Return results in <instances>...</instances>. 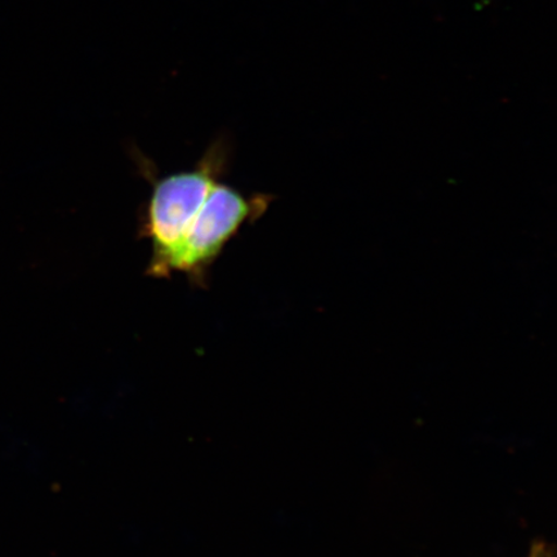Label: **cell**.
<instances>
[{"mask_svg":"<svg viewBox=\"0 0 557 557\" xmlns=\"http://www.w3.org/2000/svg\"><path fill=\"white\" fill-rule=\"evenodd\" d=\"M270 201L269 195L247 197L219 181L187 230L174 257L172 273H184L195 285L205 287L207 271L219 259L227 243L244 225L259 220L267 212Z\"/></svg>","mask_w":557,"mask_h":557,"instance_id":"2","label":"cell"},{"mask_svg":"<svg viewBox=\"0 0 557 557\" xmlns=\"http://www.w3.org/2000/svg\"><path fill=\"white\" fill-rule=\"evenodd\" d=\"M226 165L227 145L218 139L193 170L151 177L152 193L139 226V235L150 240L152 250L146 275L171 276L181 243Z\"/></svg>","mask_w":557,"mask_h":557,"instance_id":"1","label":"cell"}]
</instances>
